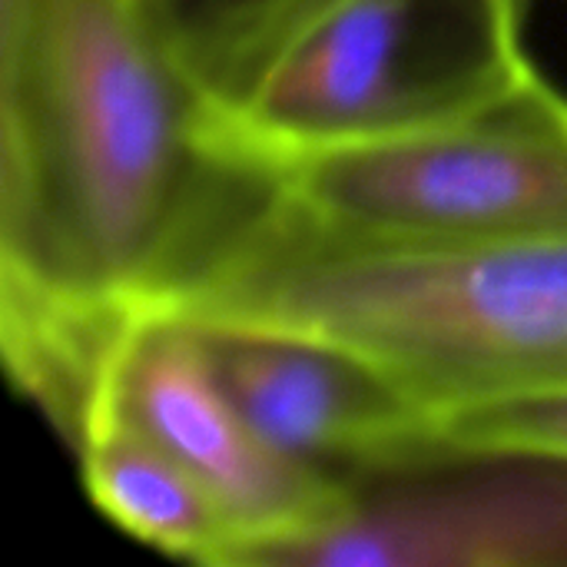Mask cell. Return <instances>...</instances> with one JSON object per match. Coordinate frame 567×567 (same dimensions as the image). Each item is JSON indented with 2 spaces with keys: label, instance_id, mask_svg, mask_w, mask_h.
Returning a JSON list of instances; mask_svg holds the SVG:
<instances>
[{
  "label": "cell",
  "instance_id": "6da1fadb",
  "mask_svg": "<svg viewBox=\"0 0 567 567\" xmlns=\"http://www.w3.org/2000/svg\"><path fill=\"white\" fill-rule=\"evenodd\" d=\"M150 0H0V292L133 316L262 196Z\"/></svg>",
  "mask_w": 567,
  "mask_h": 567
},
{
  "label": "cell",
  "instance_id": "7a4b0ae2",
  "mask_svg": "<svg viewBox=\"0 0 567 567\" xmlns=\"http://www.w3.org/2000/svg\"><path fill=\"white\" fill-rule=\"evenodd\" d=\"M209 326L339 342L432 419L567 389V236L488 246H355L262 203L163 302Z\"/></svg>",
  "mask_w": 567,
  "mask_h": 567
},
{
  "label": "cell",
  "instance_id": "3957f363",
  "mask_svg": "<svg viewBox=\"0 0 567 567\" xmlns=\"http://www.w3.org/2000/svg\"><path fill=\"white\" fill-rule=\"evenodd\" d=\"M525 0H336L306 20L249 93L209 110V140L256 163L372 146L445 126L535 63Z\"/></svg>",
  "mask_w": 567,
  "mask_h": 567
},
{
  "label": "cell",
  "instance_id": "277c9868",
  "mask_svg": "<svg viewBox=\"0 0 567 567\" xmlns=\"http://www.w3.org/2000/svg\"><path fill=\"white\" fill-rule=\"evenodd\" d=\"M249 163L282 219L336 243L488 246L567 236V96L535 66L445 126Z\"/></svg>",
  "mask_w": 567,
  "mask_h": 567
},
{
  "label": "cell",
  "instance_id": "5b68a950",
  "mask_svg": "<svg viewBox=\"0 0 567 567\" xmlns=\"http://www.w3.org/2000/svg\"><path fill=\"white\" fill-rule=\"evenodd\" d=\"M349 485L336 525L259 567H567V458L425 449Z\"/></svg>",
  "mask_w": 567,
  "mask_h": 567
},
{
  "label": "cell",
  "instance_id": "8992f818",
  "mask_svg": "<svg viewBox=\"0 0 567 567\" xmlns=\"http://www.w3.org/2000/svg\"><path fill=\"white\" fill-rule=\"evenodd\" d=\"M106 399L166 455H173L223 508L236 532L229 567L259 561L336 525L352 485L276 455L226 395L193 319L146 306L120 336Z\"/></svg>",
  "mask_w": 567,
  "mask_h": 567
},
{
  "label": "cell",
  "instance_id": "52a82bcc",
  "mask_svg": "<svg viewBox=\"0 0 567 567\" xmlns=\"http://www.w3.org/2000/svg\"><path fill=\"white\" fill-rule=\"evenodd\" d=\"M196 326L239 415L292 465L352 482L422 452L429 415L365 355L299 332Z\"/></svg>",
  "mask_w": 567,
  "mask_h": 567
},
{
  "label": "cell",
  "instance_id": "ba28073f",
  "mask_svg": "<svg viewBox=\"0 0 567 567\" xmlns=\"http://www.w3.org/2000/svg\"><path fill=\"white\" fill-rule=\"evenodd\" d=\"M73 458L90 502L120 532L176 561L229 567L236 532L223 508L103 389Z\"/></svg>",
  "mask_w": 567,
  "mask_h": 567
},
{
  "label": "cell",
  "instance_id": "9c48e42d",
  "mask_svg": "<svg viewBox=\"0 0 567 567\" xmlns=\"http://www.w3.org/2000/svg\"><path fill=\"white\" fill-rule=\"evenodd\" d=\"M336 0H150L209 110L236 106L282 43Z\"/></svg>",
  "mask_w": 567,
  "mask_h": 567
},
{
  "label": "cell",
  "instance_id": "30bf717a",
  "mask_svg": "<svg viewBox=\"0 0 567 567\" xmlns=\"http://www.w3.org/2000/svg\"><path fill=\"white\" fill-rule=\"evenodd\" d=\"M425 449L567 458V389L465 405L429 422Z\"/></svg>",
  "mask_w": 567,
  "mask_h": 567
}]
</instances>
